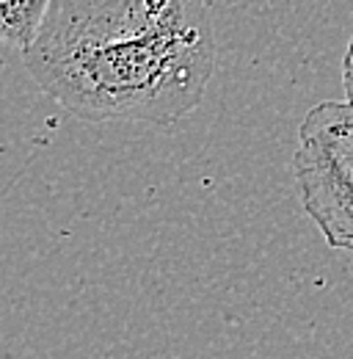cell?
Returning a JSON list of instances; mask_svg holds the SVG:
<instances>
[{"instance_id":"1","label":"cell","mask_w":353,"mask_h":359,"mask_svg":"<svg viewBox=\"0 0 353 359\" xmlns=\"http://www.w3.org/2000/svg\"><path fill=\"white\" fill-rule=\"evenodd\" d=\"M36 86L83 122L172 128L216 72L207 0H50L22 53Z\"/></svg>"},{"instance_id":"2","label":"cell","mask_w":353,"mask_h":359,"mask_svg":"<svg viewBox=\"0 0 353 359\" xmlns=\"http://www.w3.org/2000/svg\"><path fill=\"white\" fill-rule=\"evenodd\" d=\"M293 177L323 241L353 255V105L323 100L309 108L298 128Z\"/></svg>"},{"instance_id":"3","label":"cell","mask_w":353,"mask_h":359,"mask_svg":"<svg viewBox=\"0 0 353 359\" xmlns=\"http://www.w3.org/2000/svg\"><path fill=\"white\" fill-rule=\"evenodd\" d=\"M50 0H0V45L25 53L36 42Z\"/></svg>"},{"instance_id":"4","label":"cell","mask_w":353,"mask_h":359,"mask_svg":"<svg viewBox=\"0 0 353 359\" xmlns=\"http://www.w3.org/2000/svg\"><path fill=\"white\" fill-rule=\"evenodd\" d=\"M342 89H345V102L353 105V36L342 55Z\"/></svg>"}]
</instances>
